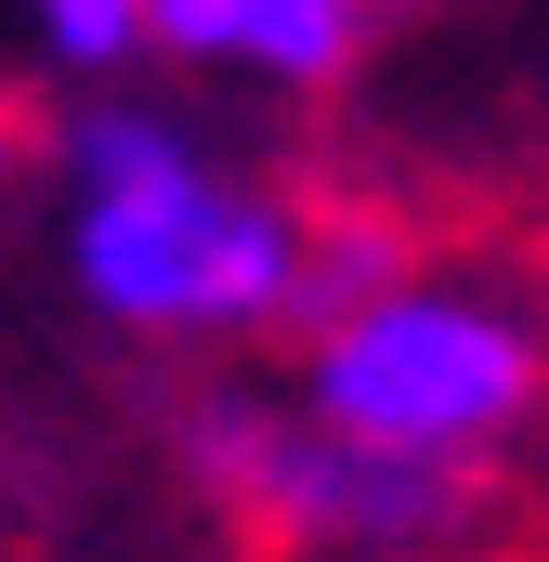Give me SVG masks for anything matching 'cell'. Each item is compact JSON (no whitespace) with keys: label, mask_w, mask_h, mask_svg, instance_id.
<instances>
[{"label":"cell","mask_w":549,"mask_h":562,"mask_svg":"<svg viewBox=\"0 0 549 562\" xmlns=\"http://www.w3.org/2000/svg\"><path fill=\"white\" fill-rule=\"evenodd\" d=\"M380 0H144V53L223 66V79H274V92H327L354 79Z\"/></svg>","instance_id":"cell-4"},{"label":"cell","mask_w":549,"mask_h":562,"mask_svg":"<svg viewBox=\"0 0 549 562\" xmlns=\"http://www.w3.org/2000/svg\"><path fill=\"white\" fill-rule=\"evenodd\" d=\"M301 406L380 458L432 471H497L549 406V327L484 276H380L301 314Z\"/></svg>","instance_id":"cell-2"},{"label":"cell","mask_w":549,"mask_h":562,"mask_svg":"<svg viewBox=\"0 0 549 562\" xmlns=\"http://www.w3.org/2000/svg\"><path fill=\"white\" fill-rule=\"evenodd\" d=\"M183 471L236 510V537L288 562H445L484 524V471H432V458H380L354 431H327L301 393H210L183 406Z\"/></svg>","instance_id":"cell-3"},{"label":"cell","mask_w":549,"mask_h":562,"mask_svg":"<svg viewBox=\"0 0 549 562\" xmlns=\"http://www.w3.org/2000/svg\"><path fill=\"white\" fill-rule=\"evenodd\" d=\"M26 26H40V53L79 66V79H105V66L144 53V0H26Z\"/></svg>","instance_id":"cell-5"},{"label":"cell","mask_w":549,"mask_h":562,"mask_svg":"<svg viewBox=\"0 0 549 562\" xmlns=\"http://www.w3.org/2000/svg\"><path fill=\"white\" fill-rule=\"evenodd\" d=\"M66 276L132 340H274L327 301V236L157 105H79Z\"/></svg>","instance_id":"cell-1"}]
</instances>
